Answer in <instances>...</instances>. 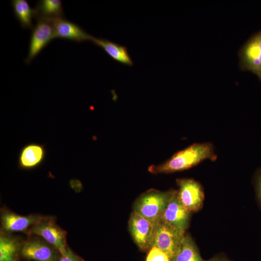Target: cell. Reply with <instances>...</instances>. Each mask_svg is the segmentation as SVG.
<instances>
[{
  "instance_id": "5bb4252c",
  "label": "cell",
  "mask_w": 261,
  "mask_h": 261,
  "mask_svg": "<svg viewBox=\"0 0 261 261\" xmlns=\"http://www.w3.org/2000/svg\"><path fill=\"white\" fill-rule=\"evenodd\" d=\"M45 149L43 145L32 143L24 146L18 158L19 166L23 169H30L40 165L44 160Z\"/></svg>"
},
{
  "instance_id": "5b68a950",
  "label": "cell",
  "mask_w": 261,
  "mask_h": 261,
  "mask_svg": "<svg viewBox=\"0 0 261 261\" xmlns=\"http://www.w3.org/2000/svg\"><path fill=\"white\" fill-rule=\"evenodd\" d=\"M176 182L178 187L177 197L182 204L191 213L200 211L204 200L202 185L192 178H178Z\"/></svg>"
},
{
  "instance_id": "7402d4cb",
  "label": "cell",
  "mask_w": 261,
  "mask_h": 261,
  "mask_svg": "<svg viewBox=\"0 0 261 261\" xmlns=\"http://www.w3.org/2000/svg\"><path fill=\"white\" fill-rule=\"evenodd\" d=\"M205 261H232L224 254H218Z\"/></svg>"
},
{
  "instance_id": "7c38bea8",
  "label": "cell",
  "mask_w": 261,
  "mask_h": 261,
  "mask_svg": "<svg viewBox=\"0 0 261 261\" xmlns=\"http://www.w3.org/2000/svg\"><path fill=\"white\" fill-rule=\"evenodd\" d=\"M49 21L53 25L55 38L81 43L87 41H91L93 37L80 26L64 17Z\"/></svg>"
},
{
  "instance_id": "4fadbf2b",
  "label": "cell",
  "mask_w": 261,
  "mask_h": 261,
  "mask_svg": "<svg viewBox=\"0 0 261 261\" xmlns=\"http://www.w3.org/2000/svg\"><path fill=\"white\" fill-rule=\"evenodd\" d=\"M91 42L102 48L114 60L129 66L133 65L132 59L126 46L106 39L97 38L94 36Z\"/></svg>"
},
{
  "instance_id": "ac0fdd59",
  "label": "cell",
  "mask_w": 261,
  "mask_h": 261,
  "mask_svg": "<svg viewBox=\"0 0 261 261\" xmlns=\"http://www.w3.org/2000/svg\"><path fill=\"white\" fill-rule=\"evenodd\" d=\"M14 14L23 29H32L33 18L36 17L35 9L32 8L26 0L11 1Z\"/></svg>"
},
{
  "instance_id": "2e32d148",
  "label": "cell",
  "mask_w": 261,
  "mask_h": 261,
  "mask_svg": "<svg viewBox=\"0 0 261 261\" xmlns=\"http://www.w3.org/2000/svg\"><path fill=\"white\" fill-rule=\"evenodd\" d=\"M171 261H205L191 236L186 233Z\"/></svg>"
},
{
  "instance_id": "ba28073f",
  "label": "cell",
  "mask_w": 261,
  "mask_h": 261,
  "mask_svg": "<svg viewBox=\"0 0 261 261\" xmlns=\"http://www.w3.org/2000/svg\"><path fill=\"white\" fill-rule=\"evenodd\" d=\"M60 252L54 246L38 236L23 241L20 256L34 261H58Z\"/></svg>"
},
{
  "instance_id": "44dd1931",
  "label": "cell",
  "mask_w": 261,
  "mask_h": 261,
  "mask_svg": "<svg viewBox=\"0 0 261 261\" xmlns=\"http://www.w3.org/2000/svg\"><path fill=\"white\" fill-rule=\"evenodd\" d=\"M58 261H84V260L75 254L68 246L66 250L61 254Z\"/></svg>"
},
{
  "instance_id": "9c48e42d",
  "label": "cell",
  "mask_w": 261,
  "mask_h": 261,
  "mask_svg": "<svg viewBox=\"0 0 261 261\" xmlns=\"http://www.w3.org/2000/svg\"><path fill=\"white\" fill-rule=\"evenodd\" d=\"M32 29L28 54L25 59L29 64L55 38L53 25L49 20L36 19Z\"/></svg>"
},
{
  "instance_id": "d6986e66",
  "label": "cell",
  "mask_w": 261,
  "mask_h": 261,
  "mask_svg": "<svg viewBox=\"0 0 261 261\" xmlns=\"http://www.w3.org/2000/svg\"><path fill=\"white\" fill-rule=\"evenodd\" d=\"M145 261H171V260L164 251L156 246H152L147 252Z\"/></svg>"
},
{
  "instance_id": "277c9868",
  "label": "cell",
  "mask_w": 261,
  "mask_h": 261,
  "mask_svg": "<svg viewBox=\"0 0 261 261\" xmlns=\"http://www.w3.org/2000/svg\"><path fill=\"white\" fill-rule=\"evenodd\" d=\"M29 235L39 236L56 248L60 253L66 249L67 232L55 222L53 217L45 216L29 231Z\"/></svg>"
},
{
  "instance_id": "e0dca14e",
  "label": "cell",
  "mask_w": 261,
  "mask_h": 261,
  "mask_svg": "<svg viewBox=\"0 0 261 261\" xmlns=\"http://www.w3.org/2000/svg\"><path fill=\"white\" fill-rule=\"evenodd\" d=\"M36 19H52L63 17L62 4L59 0H41L34 8Z\"/></svg>"
},
{
  "instance_id": "6da1fadb",
  "label": "cell",
  "mask_w": 261,
  "mask_h": 261,
  "mask_svg": "<svg viewBox=\"0 0 261 261\" xmlns=\"http://www.w3.org/2000/svg\"><path fill=\"white\" fill-rule=\"evenodd\" d=\"M217 158L212 143H196L176 152L161 164L149 166L148 170L153 174L173 173L189 169L205 160L215 161Z\"/></svg>"
},
{
  "instance_id": "3957f363",
  "label": "cell",
  "mask_w": 261,
  "mask_h": 261,
  "mask_svg": "<svg viewBox=\"0 0 261 261\" xmlns=\"http://www.w3.org/2000/svg\"><path fill=\"white\" fill-rule=\"evenodd\" d=\"M238 55L240 70L252 72L261 82V30L246 40Z\"/></svg>"
},
{
  "instance_id": "ffe728a7",
  "label": "cell",
  "mask_w": 261,
  "mask_h": 261,
  "mask_svg": "<svg viewBox=\"0 0 261 261\" xmlns=\"http://www.w3.org/2000/svg\"><path fill=\"white\" fill-rule=\"evenodd\" d=\"M256 199L261 209V166L255 171L252 177Z\"/></svg>"
},
{
  "instance_id": "9a60e30c",
  "label": "cell",
  "mask_w": 261,
  "mask_h": 261,
  "mask_svg": "<svg viewBox=\"0 0 261 261\" xmlns=\"http://www.w3.org/2000/svg\"><path fill=\"white\" fill-rule=\"evenodd\" d=\"M23 241L0 231V261H18Z\"/></svg>"
},
{
  "instance_id": "52a82bcc",
  "label": "cell",
  "mask_w": 261,
  "mask_h": 261,
  "mask_svg": "<svg viewBox=\"0 0 261 261\" xmlns=\"http://www.w3.org/2000/svg\"><path fill=\"white\" fill-rule=\"evenodd\" d=\"M185 234L186 232L159 221L156 224L152 246H156L164 251L171 260Z\"/></svg>"
},
{
  "instance_id": "8fae6325",
  "label": "cell",
  "mask_w": 261,
  "mask_h": 261,
  "mask_svg": "<svg viewBox=\"0 0 261 261\" xmlns=\"http://www.w3.org/2000/svg\"><path fill=\"white\" fill-rule=\"evenodd\" d=\"M39 215L23 216L7 209L1 211V231L7 233L22 232L28 233L29 229L45 218Z\"/></svg>"
},
{
  "instance_id": "7a4b0ae2",
  "label": "cell",
  "mask_w": 261,
  "mask_h": 261,
  "mask_svg": "<svg viewBox=\"0 0 261 261\" xmlns=\"http://www.w3.org/2000/svg\"><path fill=\"white\" fill-rule=\"evenodd\" d=\"M173 190L162 191L150 189L147 190L135 200L133 211L156 224L160 220Z\"/></svg>"
},
{
  "instance_id": "8992f818",
  "label": "cell",
  "mask_w": 261,
  "mask_h": 261,
  "mask_svg": "<svg viewBox=\"0 0 261 261\" xmlns=\"http://www.w3.org/2000/svg\"><path fill=\"white\" fill-rule=\"evenodd\" d=\"M156 224L134 211L130 215L128 227L131 236L142 252H148L152 247Z\"/></svg>"
},
{
  "instance_id": "30bf717a",
  "label": "cell",
  "mask_w": 261,
  "mask_h": 261,
  "mask_svg": "<svg viewBox=\"0 0 261 261\" xmlns=\"http://www.w3.org/2000/svg\"><path fill=\"white\" fill-rule=\"evenodd\" d=\"M191 213L179 201L177 190H173L160 221L186 232L190 223Z\"/></svg>"
}]
</instances>
